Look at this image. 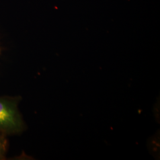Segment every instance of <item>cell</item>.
<instances>
[{"label": "cell", "mask_w": 160, "mask_h": 160, "mask_svg": "<svg viewBox=\"0 0 160 160\" xmlns=\"http://www.w3.org/2000/svg\"><path fill=\"white\" fill-rule=\"evenodd\" d=\"M20 97L0 96V133L6 136L18 135L25 123L18 108Z\"/></svg>", "instance_id": "cell-1"}, {"label": "cell", "mask_w": 160, "mask_h": 160, "mask_svg": "<svg viewBox=\"0 0 160 160\" xmlns=\"http://www.w3.org/2000/svg\"><path fill=\"white\" fill-rule=\"evenodd\" d=\"M8 148L7 136L0 133V160H5Z\"/></svg>", "instance_id": "cell-2"}, {"label": "cell", "mask_w": 160, "mask_h": 160, "mask_svg": "<svg viewBox=\"0 0 160 160\" xmlns=\"http://www.w3.org/2000/svg\"><path fill=\"white\" fill-rule=\"evenodd\" d=\"M0 54H1V48H0Z\"/></svg>", "instance_id": "cell-3"}]
</instances>
